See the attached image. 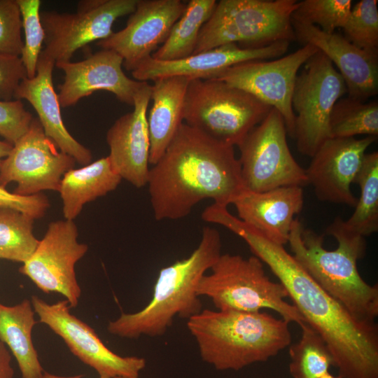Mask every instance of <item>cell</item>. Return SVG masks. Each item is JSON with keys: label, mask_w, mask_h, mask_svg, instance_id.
Masks as SVG:
<instances>
[{"label": "cell", "mask_w": 378, "mask_h": 378, "mask_svg": "<svg viewBox=\"0 0 378 378\" xmlns=\"http://www.w3.org/2000/svg\"><path fill=\"white\" fill-rule=\"evenodd\" d=\"M22 18L16 0H0V54L20 57Z\"/></svg>", "instance_id": "obj_35"}, {"label": "cell", "mask_w": 378, "mask_h": 378, "mask_svg": "<svg viewBox=\"0 0 378 378\" xmlns=\"http://www.w3.org/2000/svg\"><path fill=\"white\" fill-rule=\"evenodd\" d=\"M49 206L48 199L41 193L22 196L0 186V206L16 209L37 219L44 216Z\"/></svg>", "instance_id": "obj_38"}, {"label": "cell", "mask_w": 378, "mask_h": 378, "mask_svg": "<svg viewBox=\"0 0 378 378\" xmlns=\"http://www.w3.org/2000/svg\"><path fill=\"white\" fill-rule=\"evenodd\" d=\"M137 1L83 0L75 13L41 12L45 46L40 55L55 63L70 61L78 49L110 36L115 21L133 13Z\"/></svg>", "instance_id": "obj_11"}, {"label": "cell", "mask_w": 378, "mask_h": 378, "mask_svg": "<svg viewBox=\"0 0 378 378\" xmlns=\"http://www.w3.org/2000/svg\"><path fill=\"white\" fill-rule=\"evenodd\" d=\"M39 321L59 336L71 352L93 368L99 378L138 377L146 366L139 356H121L110 350L94 329L71 314L66 300L49 304L36 295L30 300Z\"/></svg>", "instance_id": "obj_13"}, {"label": "cell", "mask_w": 378, "mask_h": 378, "mask_svg": "<svg viewBox=\"0 0 378 378\" xmlns=\"http://www.w3.org/2000/svg\"><path fill=\"white\" fill-rule=\"evenodd\" d=\"M11 356L6 344L0 340V378H13Z\"/></svg>", "instance_id": "obj_39"}, {"label": "cell", "mask_w": 378, "mask_h": 378, "mask_svg": "<svg viewBox=\"0 0 378 378\" xmlns=\"http://www.w3.org/2000/svg\"><path fill=\"white\" fill-rule=\"evenodd\" d=\"M190 79L174 76L155 79L150 85L153 101L147 123L150 140L149 163L155 164L183 122V106Z\"/></svg>", "instance_id": "obj_24"}, {"label": "cell", "mask_w": 378, "mask_h": 378, "mask_svg": "<svg viewBox=\"0 0 378 378\" xmlns=\"http://www.w3.org/2000/svg\"><path fill=\"white\" fill-rule=\"evenodd\" d=\"M121 180L112 169L108 157L69 170L63 176L58 190L65 220H73L85 203L114 190Z\"/></svg>", "instance_id": "obj_25"}, {"label": "cell", "mask_w": 378, "mask_h": 378, "mask_svg": "<svg viewBox=\"0 0 378 378\" xmlns=\"http://www.w3.org/2000/svg\"><path fill=\"white\" fill-rule=\"evenodd\" d=\"M219 232L204 227L197 247L186 258L162 268L150 302L134 313H122L107 326L117 337L136 339L142 335L162 336L175 316L188 319L200 312L202 304L197 295L199 283L221 255Z\"/></svg>", "instance_id": "obj_5"}, {"label": "cell", "mask_w": 378, "mask_h": 378, "mask_svg": "<svg viewBox=\"0 0 378 378\" xmlns=\"http://www.w3.org/2000/svg\"><path fill=\"white\" fill-rule=\"evenodd\" d=\"M13 145L6 141H0V167L2 161L10 153Z\"/></svg>", "instance_id": "obj_40"}, {"label": "cell", "mask_w": 378, "mask_h": 378, "mask_svg": "<svg viewBox=\"0 0 378 378\" xmlns=\"http://www.w3.org/2000/svg\"><path fill=\"white\" fill-rule=\"evenodd\" d=\"M232 204L241 220L284 246L288 242L295 216L303 208V189L297 186L264 192L244 189Z\"/></svg>", "instance_id": "obj_22"}, {"label": "cell", "mask_w": 378, "mask_h": 378, "mask_svg": "<svg viewBox=\"0 0 378 378\" xmlns=\"http://www.w3.org/2000/svg\"><path fill=\"white\" fill-rule=\"evenodd\" d=\"M281 113L272 108L238 146L245 188L264 192L284 186L307 185L305 169L293 156Z\"/></svg>", "instance_id": "obj_10"}, {"label": "cell", "mask_w": 378, "mask_h": 378, "mask_svg": "<svg viewBox=\"0 0 378 378\" xmlns=\"http://www.w3.org/2000/svg\"><path fill=\"white\" fill-rule=\"evenodd\" d=\"M338 242L334 250L323 247V236L293 220L288 242L293 256L308 274L357 319L375 323L378 286L360 276L357 262L364 257L365 237L345 232L333 221L326 229Z\"/></svg>", "instance_id": "obj_4"}, {"label": "cell", "mask_w": 378, "mask_h": 378, "mask_svg": "<svg viewBox=\"0 0 378 378\" xmlns=\"http://www.w3.org/2000/svg\"><path fill=\"white\" fill-rule=\"evenodd\" d=\"M150 100V85L144 82L134 96L133 111L118 118L106 133L112 169L137 188L148 184L150 167L146 115Z\"/></svg>", "instance_id": "obj_20"}, {"label": "cell", "mask_w": 378, "mask_h": 378, "mask_svg": "<svg viewBox=\"0 0 378 378\" xmlns=\"http://www.w3.org/2000/svg\"><path fill=\"white\" fill-rule=\"evenodd\" d=\"M209 270L201 279L197 293L199 297L209 298L217 310L270 309L289 323H305L296 307L286 301L285 287L267 276L256 256L221 254Z\"/></svg>", "instance_id": "obj_6"}, {"label": "cell", "mask_w": 378, "mask_h": 378, "mask_svg": "<svg viewBox=\"0 0 378 378\" xmlns=\"http://www.w3.org/2000/svg\"><path fill=\"white\" fill-rule=\"evenodd\" d=\"M78 235L73 220L50 223L33 254L19 269L43 292L64 296L71 308L78 305L81 295L75 265L88 248L78 241Z\"/></svg>", "instance_id": "obj_14"}, {"label": "cell", "mask_w": 378, "mask_h": 378, "mask_svg": "<svg viewBox=\"0 0 378 378\" xmlns=\"http://www.w3.org/2000/svg\"><path fill=\"white\" fill-rule=\"evenodd\" d=\"M26 77L20 57L0 54V100H13L18 86Z\"/></svg>", "instance_id": "obj_37"}, {"label": "cell", "mask_w": 378, "mask_h": 378, "mask_svg": "<svg viewBox=\"0 0 378 378\" xmlns=\"http://www.w3.org/2000/svg\"><path fill=\"white\" fill-rule=\"evenodd\" d=\"M351 8V0H304L298 2L292 18L332 34L343 28Z\"/></svg>", "instance_id": "obj_33"}, {"label": "cell", "mask_w": 378, "mask_h": 378, "mask_svg": "<svg viewBox=\"0 0 378 378\" xmlns=\"http://www.w3.org/2000/svg\"><path fill=\"white\" fill-rule=\"evenodd\" d=\"M318 50L311 44L273 60L241 62L225 70L217 78L243 90L277 110L287 134L294 138L295 113L292 108L298 71Z\"/></svg>", "instance_id": "obj_15"}, {"label": "cell", "mask_w": 378, "mask_h": 378, "mask_svg": "<svg viewBox=\"0 0 378 378\" xmlns=\"http://www.w3.org/2000/svg\"><path fill=\"white\" fill-rule=\"evenodd\" d=\"M122 63L118 53L108 49H102L79 62L55 63L64 75L57 93L60 106H74L97 90L111 92L120 102L133 106L134 96L144 82L127 76Z\"/></svg>", "instance_id": "obj_18"}, {"label": "cell", "mask_w": 378, "mask_h": 378, "mask_svg": "<svg viewBox=\"0 0 378 378\" xmlns=\"http://www.w3.org/2000/svg\"><path fill=\"white\" fill-rule=\"evenodd\" d=\"M55 62L40 55L34 77L24 78L18 86L14 99H25L34 108L46 135L62 152L81 165L92 160L90 150L76 141L66 128L61 114L57 93L52 82Z\"/></svg>", "instance_id": "obj_23"}, {"label": "cell", "mask_w": 378, "mask_h": 378, "mask_svg": "<svg viewBox=\"0 0 378 378\" xmlns=\"http://www.w3.org/2000/svg\"><path fill=\"white\" fill-rule=\"evenodd\" d=\"M75 160L58 150L38 119L33 118L27 132L13 146L0 167V186L17 183L14 193L30 196L50 190L58 191L63 176L74 168Z\"/></svg>", "instance_id": "obj_12"}, {"label": "cell", "mask_w": 378, "mask_h": 378, "mask_svg": "<svg viewBox=\"0 0 378 378\" xmlns=\"http://www.w3.org/2000/svg\"><path fill=\"white\" fill-rule=\"evenodd\" d=\"M34 315L28 299L13 306L0 303V340L15 358L22 378H41L44 372L32 342Z\"/></svg>", "instance_id": "obj_26"}, {"label": "cell", "mask_w": 378, "mask_h": 378, "mask_svg": "<svg viewBox=\"0 0 378 378\" xmlns=\"http://www.w3.org/2000/svg\"><path fill=\"white\" fill-rule=\"evenodd\" d=\"M34 218L14 209L0 206V258L25 262L39 240L33 234Z\"/></svg>", "instance_id": "obj_31"}, {"label": "cell", "mask_w": 378, "mask_h": 378, "mask_svg": "<svg viewBox=\"0 0 378 378\" xmlns=\"http://www.w3.org/2000/svg\"><path fill=\"white\" fill-rule=\"evenodd\" d=\"M83 374H78V375H74V376H60L54 374L49 373L48 372L44 371L42 377L41 378H83ZM111 378H140L138 377H114Z\"/></svg>", "instance_id": "obj_41"}, {"label": "cell", "mask_w": 378, "mask_h": 378, "mask_svg": "<svg viewBox=\"0 0 378 378\" xmlns=\"http://www.w3.org/2000/svg\"><path fill=\"white\" fill-rule=\"evenodd\" d=\"M376 137L334 138L324 141L312 157L305 169L318 200L355 206L358 198L351 190L367 148Z\"/></svg>", "instance_id": "obj_17"}, {"label": "cell", "mask_w": 378, "mask_h": 378, "mask_svg": "<svg viewBox=\"0 0 378 378\" xmlns=\"http://www.w3.org/2000/svg\"><path fill=\"white\" fill-rule=\"evenodd\" d=\"M203 361L220 371L268 360L291 344L289 323L260 311L202 309L187 319Z\"/></svg>", "instance_id": "obj_3"}, {"label": "cell", "mask_w": 378, "mask_h": 378, "mask_svg": "<svg viewBox=\"0 0 378 378\" xmlns=\"http://www.w3.org/2000/svg\"><path fill=\"white\" fill-rule=\"evenodd\" d=\"M354 183L360 190L355 210L344 220L340 216L335 223L350 234L365 237L378 230V153H365Z\"/></svg>", "instance_id": "obj_27"}, {"label": "cell", "mask_w": 378, "mask_h": 378, "mask_svg": "<svg viewBox=\"0 0 378 378\" xmlns=\"http://www.w3.org/2000/svg\"><path fill=\"white\" fill-rule=\"evenodd\" d=\"M378 1L361 0L352 6L343 27L344 38L356 47L378 55Z\"/></svg>", "instance_id": "obj_32"}, {"label": "cell", "mask_w": 378, "mask_h": 378, "mask_svg": "<svg viewBox=\"0 0 378 378\" xmlns=\"http://www.w3.org/2000/svg\"><path fill=\"white\" fill-rule=\"evenodd\" d=\"M272 108L218 79H192L187 88L183 121L220 143L238 146Z\"/></svg>", "instance_id": "obj_8"}, {"label": "cell", "mask_w": 378, "mask_h": 378, "mask_svg": "<svg viewBox=\"0 0 378 378\" xmlns=\"http://www.w3.org/2000/svg\"><path fill=\"white\" fill-rule=\"evenodd\" d=\"M32 119L21 100H0V136L13 146L27 132Z\"/></svg>", "instance_id": "obj_36"}, {"label": "cell", "mask_w": 378, "mask_h": 378, "mask_svg": "<svg viewBox=\"0 0 378 378\" xmlns=\"http://www.w3.org/2000/svg\"><path fill=\"white\" fill-rule=\"evenodd\" d=\"M303 65L292 96L295 116L293 139L298 151L312 158L321 144L331 138L332 110L347 90L341 74L321 51Z\"/></svg>", "instance_id": "obj_9"}, {"label": "cell", "mask_w": 378, "mask_h": 378, "mask_svg": "<svg viewBox=\"0 0 378 378\" xmlns=\"http://www.w3.org/2000/svg\"><path fill=\"white\" fill-rule=\"evenodd\" d=\"M231 232L246 241L285 287L304 322L327 344L342 378H378V327L354 317L308 274L284 246L266 238L241 220Z\"/></svg>", "instance_id": "obj_1"}, {"label": "cell", "mask_w": 378, "mask_h": 378, "mask_svg": "<svg viewBox=\"0 0 378 378\" xmlns=\"http://www.w3.org/2000/svg\"><path fill=\"white\" fill-rule=\"evenodd\" d=\"M299 341L289 346V372L293 378H319L334 366L330 351L319 334L306 323L300 324Z\"/></svg>", "instance_id": "obj_29"}, {"label": "cell", "mask_w": 378, "mask_h": 378, "mask_svg": "<svg viewBox=\"0 0 378 378\" xmlns=\"http://www.w3.org/2000/svg\"><path fill=\"white\" fill-rule=\"evenodd\" d=\"M186 4L181 0H138L126 26L97 45L118 53L122 66L132 72L164 43Z\"/></svg>", "instance_id": "obj_16"}, {"label": "cell", "mask_w": 378, "mask_h": 378, "mask_svg": "<svg viewBox=\"0 0 378 378\" xmlns=\"http://www.w3.org/2000/svg\"><path fill=\"white\" fill-rule=\"evenodd\" d=\"M331 137L351 138L356 135H378V102H365L349 97L340 98L330 118Z\"/></svg>", "instance_id": "obj_30"}, {"label": "cell", "mask_w": 378, "mask_h": 378, "mask_svg": "<svg viewBox=\"0 0 378 378\" xmlns=\"http://www.w3.org/2000/svg\"><path fill=\"white\" fill-rule=\"evenodd\" d=\"M216 0H190L164 42L151 55L157 60L173 61L194 53L202 26L211 15Z\"/></svg>", "instance_id": "obj_28"}, {"label": "cell", "mask_w": 378, "mask_h": 378, "mask_svg": "<svg viewBox=\"0 0 378 378\" xmlns=\"http://www.w3.org/2000/svg\"><path fill=\"white\" fill-rule=\"evenodd\" d=\"M295 40L323 52L342 76L348 97L365 102L378 92V55L365 51L339 34L291 18Z\"/></svg>", "instance_id": "obj_21"}, {"label": "cell", "mask_w": 378, "mask_h": 378, "mask_svg": "<svg viewBox=\"0 0 378 378\" xmlns=\"http://www.w3.org/2000/svg\"><path fill=\"white\" fill-rule=\"evenodd\" d=\"M289 44V41H281L265 47L250 48L229 43L173 61L157 60L150 56L131 73L134 80L142 82L174 76H186L190 80L216 79L237 64L282 57Z\"/></svg>", "instance_id": "obj_19"}, {"label": "cell", "mask_w": 378, "mask_h": 378, "mask_svg": "<svg viewBox=\"0 0 378 378\" xmlns=\"http://www.w3.org/2000/svg\"><path fill=\"white\" fill-rule=\"evenodd\" d=\"M147 185L157 220L184 218L206 199L227 206L246 189L234 147L184 122L150 166Z\"/></svg>", "instance_id": "obj_2"}, {"label": "cell", "mask_w": 378, "mask_h": 378, "mask_svg": "<svg viewBox=\"0 0 378 378\" xmlns=\"http://www.w3.org/2000/svg\"><path fill=\"white\" fill-rule=\"evenodd\" d=\"M19 6L22 29L24 33V46L20 55L27 77L35 76L40 54L43 50L45 32L41 21L40 0H16Z\"/></svg>", "instance_id": "obj_34"}, {"label": "cell", "mask_w": 378, "mask_h": 378, "mask_svg": "<svg viewBox=\"0 0 378 378\" xmlns=\"http://www.w3.org/2000/svg\"><path fill=\"white\" fill-rule=\"evenodd\" d=\"M319 378H342L340 375L335 376L331 374L330 372L324 374Z\"/></svg>", "instance_id": "obj_42"}, {"label": "cell", "mask_w": 378, "mask_h": 378, "mask_svg": "<svg viewBox=\"0 0 378 378\" xmlns=\"http://www.w3.org/2000/svg\"><path fill=\"white\" fill-rule=\"evenodd\" d=\"M298 5L296 0H220L202 27L194 53L229 43L255 48L294 41L291 18Z\"/></svg>", "instance_id": "obj_7"}]
</instances>
